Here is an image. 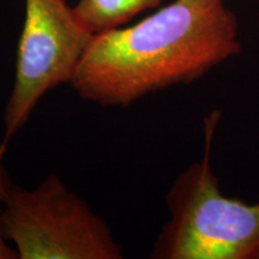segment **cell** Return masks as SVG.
Segmentation results:
<instances>
[{
	"instance_id": "6",
	"label": "cell",
	"mask_w": 259,
	"mask_h": 259,
	"mask_svg": "<svg viewBox=\"0 0 259 259\" xmlns=\"http://www.w3.org/2000/svg\"><path fill=\"white\" fill-rule=\"evenodd\" d=\"M6 144H0V259H18V253L15 247H11L8 244V240L3 234L2 229V212L4 208V202L8 194L9 187L11 185V179H10L8 169H6L4 163Z\"/></svg>"
},
{
	"instance_id": "2",
	"label": "cell",
	"mask_w": 259,
	"mask_h": 259,
	"mask_svg": "<svg viewBox=\"0 0 259 259\" xmlns=\"http://www.w3.org/2000/svg\"><path fill=\"white\" fill-rule=\"evenodd\" d=\"M220 112L205 119V150L166 196L170 219L155 241L154 259H259V203L222 193L211 167Z\"/></svg>"
},
{
	"instance_id": "1",
	"label": "cell",
	"mask_w": 259,
	"mask_h": 259,
	"mask_svg": "<svg viewBox=\"0 0 259 259\" xmlns=\"http://www.w3.org/2000/svg\"><path fill=\"white\" fill-rule=\"evenodd\" d=\"M241 51L226 0H176L137 24L94 35L70 84L90 102L127 107L196 82Z\"/></svg>"
},
{
	"instance_id": "3",
	"label": "cell",
	"mask_w": 259,
	"mask_h": 259,
	"mask_svg": "<svg viewBox=\"0 0 259 259\" xmlns=\"http://www.w3.org/2000/svg\"><path fill=\"white\" fill-rule=\"evenodd\" d=\"M2 229L18 259L124 258L108 225L57 174L31 190L11 183Z\"/></svg>"
},
{
	"instance_id": "5",
	"label": "cell",
	"mask_w": 259,
	"mask_h": 259,
	"mask_svg": "<svg viewBox=\"0 0 259 259\" xmlns=\"http://www.w3.org/2000/svg\"><path fill=\"white\" fill-rule=\"evenodd\" d=\"M162 0H78L73 12L94 35L125 24L144 10L155 8Z\"/></svg>"
},
{
	"instance_id": "4",
	"label": "cell",
	"mask_w": 259,
	"mask_h": 259,
	"mask_svg": "<svg viewBox=\"0 0 259 259\" xmlns=\"http://www.w3.org/2000/svg\"><path fill=\"white\" fill-rule=\"evenodd\" d=\"M93 37L66 0H25L14 87L4 111L5 144L50 90L71 83Z\"/></svg>"
}]
</instances>
